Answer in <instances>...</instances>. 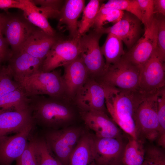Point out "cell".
Wrapping results in <instances>:
<instances>
[{
	"instance_id": "obj_11",
	"label": "cell",
	"mask_w": 165,
	"mask_h": 165,
	"mask_svg": "<svg viewBox=\"0 0 165 165\" xmlns=\"http://www.w3.org/2000/svg\"><path fill=\"white\" fill-rule=\"evenodd\" d=\"M145 29L142 36L123 56L140 69L156 50L158 30L157 18L155 16Z\"/></svg>"
},
{
	"instance_id": "obj_37",
	"label": "cell",
	"mask_w": 165,
	"mask_h": 165,
	"mask_svg": "<svg viewBox=\"0 0 165 165\" xmlns=\"http://www.w3.org/2000/svg\"><path fill=\"white\" fill-rule=\"evenodd\" d=\"M35 5L50 8L60 11L64 4L63 1L59 0H31Z\"/></svg>"
},
{
	"instance_id": "obj_18",
	"label": "cell",
	"mask_w": 165,
	"mask_h": 165,
	"mask_svg": "<svg viewBox=\"0 0 165 165\" xmlns=\"http://www.w3.org/2000/svg\"><path fill=\"white\" fill-rule=\"evenodd\" d=\"M64 67V72L62 77L65 86V96L70 100L74 98L89 75L80 56Z\"/></svg>"
},
{
	"instance_id": "obj_7",
	"label": "cell",
	"mask_w": 165,
	"mask_h": 165,
	"mask_svg": "<svg viewBox=\"0 0 165 165\" xmlns=\"http://www.w3.org/2000/svg\"><path fill=\"white\" fill-rule=\"evenodd\" d=\"M29 101L8 66L0 65V112L27 108Z\"/></svg>"
},
{
	"instance_id": "obj_5",
	"label": "cell",
	"mask_w": 165,
	"mask_h": 165,
	"mask_svg": "<svg viewBox=\"0 0 165 165\" xmlns=\"http://www.w3.org/2000/svg\"><path fill=\"white\" fill-rule=\"evenodd\" d=\"M159 91L147 96L137 108L135 123L139 138L152 141L158 137L160 128L157 100Z\"/></svg>"
},
{
	"instance_id": "obj_39",
	"label": "cell",
	"mask_w": 165,
	"mask_h": 165,
	"mask_svg": "<svg viewBox=\"0 0 165 165\" xmlns=\"http://www.w3.org/2000/svg\"><path fill=\"white\" fill-rule=\"evenodd\" d=\"M154 13L165 16V0H153Z\"/></svg>"
},
{
	"instance_id": "obj_28",
	"label": "cell",
	"mask_w": 165,
	"mask_h": 165,
	"mask_svg": "<svg viewBox=\"0 0 165 165\" xmlns=\"http://www.w3.org/2000/svg\"><path fill=\"white\" fill-rule=\"evenodd\" d=\"M35 150L38 165H62L53 157L43 137L35 135Z\"/></svg>"
},
{
	"instance_id": "obj_40",
	"label": "cell",
	"mask_w": 165,
	"mask_h": 165,
	"mask_svg": "<svg viewBox=\"0 0 165 165\" xmlns=\"http://www.w3.org/2000/svg\"><path fill=\"white\" fill-rule=\"evenodd\" d=\"M6 15V14L0 13V34H2V31L5 21Z\"/></svg>"
},
{
	"instance_id": "obj_33",
	"label": "cell",
	"mask_w": 165,
	"mask_h": 165,
	"mask_svg": "<svg viewBox=\"0 0 165 165\" xmlns=\"http://www.w3.org/2000/svg\"><path fill=\"white\" fill-rule=\"evenodd\" d=\"M158 30L155 52L162 62L165 60V16L157 18Z\"/></svg>"
},
{
	"instance_id": "obj_23",
	"label": "cell",
	"mask_w": 165,
	"mask_h": 165,
	"mask_svg": "<svg viewBox=\"0 0 165 165\" xmlns=\"http://www.w3.org/2000/svg\"><path fill=\"white\" fill-rule=\"evenodd\" d=\"M69 165H97L93 150V137L83 134L72 152Z\"/></svg>"
},
{
	"instance_id": "obj_26",
	"label": "cell",
	"mask_w": 165,
	"mask_h": 165,
	"mask_svg": "<svg viewBox=\"0 0 165 165\" xmlns=\"http://www.w3.org/2000/svg\"><path fill=\"white\" fill-rule=\"evenodd\" d=\"M100 49L105 58L107 69L109 66L119 61L125 53L122 41L111 34H108L105 41L100 47Z\"/></svg>"
},
{
	"instance_id": "obj_31",
	"label": "cell",
	"mask_w": 165,
	"mask_h": 165,
	"mask_svg": "<svg viewBox=\"0 0 165 165\" xmlns=\"http://www.w3.org/2000/svg\"><path fill=\"white\" fill-rule=\"evenodd\" d=\"M157 110L160 130L157 141L159 145H165V87L160 90L157 100Z\"/></svg>"
},
{
	"instance_id": "obj_29",
	"label": "cell",
	"mask_w": 165,
	"mask_h": 165,
	"mask_svg": "<svg viewBox=\"0 0 165 165\" xmlns=\"http://www.w3.org/2000/svg\"><path fill=\"white\" fill-rule=\"evenodd\" d=\"M124 11L111 8H100L92 28L97 30L108 23H116L122 18Z\"/></svg>"
},
{
	"instance_id": "obj_17",
	"label": "cell",
	"mask_w": 165,
	"mask_h": 165,
	"mask_svg": "<svg viewBox=\"0 0 165 165\" xmlns=\"http://www.w3.org/2000/svg\"><path fill=\"white\" fill-rule=\"evenodd\" d=\"M80 114L85 124L94 132L96 137H122L117 125L107 113L96 111H81Z\"/></svg>"
},
{
	"instance_id": "obj_25",
	"label": "cell",
	"mask_w": 165,
	"mask_h": 165,
	"mask_svg": "<svg viewBox=\"0 0 165 165\" xmlns=\"http://www.w3.org/2000/svg\"><path fill=\"white\" fill-rule=\"evenodd\" d=\"M121 159L123 165H143L145 159V149L142 139L129 136Z\"/></svg>"
},
{
	"instance_id": "obj_6",
	"label": "cell",
	"mask_w": 165,
	"mask_h": 165,
	"mask_svg": "<svg viewBox=\"0 0 165 165\" xmlns=\"http://www.w3.org/2000/svg\"><path fill=\"white\" fill-rule=\"evenodd\" d=\"M81 129L68 127L50 129L43 137L49 148L62 165H67L69 157L82 135Z\"/></svg>"
},
{
	"instance_id": "obj_1",
	"label": "cell",
	"mask_w": 165,
	"mask_h": 165,
	"mask_svg": "<svg viewBox=\"0 0 165 165\" xmlns=\"http://www.w3.org/2000/svg\"><path fill=\"white\" fill-rule=\"evenodd\" d=\"M149 94L139 90H126L108 86L105 98V105L111 119L129 136L138 139L135 117L141 103Z\"/></svg>"
},
{
	"instance_id": "obj_4",
	"label": "cell",
	"mask_w": 165,
	"mask_h": 165,
	"mask_svg": "<svg viewBox=\"0 0 165 165\" xmlns=\"http://www.w3.org/2000/svg\"><path fill=\"white\" fill-rule=\"evenodd\" d=\"M141 69L123 56L97 79L108 86L126 90H139Z\"/></svg>"
},
{
	"instance_id": "obj_21",
	"label": "cell",
	"mask_w": 165,
	"mask_h": 165,
	"mask_svg": "<svg viewBox=\"0 0 165 165\" xmlns=\"http://www.w3.org/2000/svg\"><path fill=\"white\" fill-rule=\"evenodd\" d=\"M43 61L20 51L12 53L7 66L14 77L25 76L41 71Z\"/></svg>"
},
{
	"instance_id": "obj_12",
	"label": "cell",
	"mask_w": 165,
	"mask_h": 165,
	"mask_svg": "<svg viewBox=\"0 0 165 165\" xmlns=\"http://www.w3.org/2000/svg\"><path fill=\"white\" fill-rule=\"evenodd\" d=\"M35 125L33 120L15 135L0 138V165H12L21 156Z\"/></svg>"
},
{
	"instance_id": "obj_35",
	"label": "cell",
	"mask_w": 165,
	"mask_h": 165,
	"mask_svg": "<svg viewBox=\"0 0 165 165\" xmlns=\"http://www.w3.org/2000/svg\"><path fill=\"white\" fill-rule=\"evenodd\" d=\"M145 159L158 165H165V154L163 149L155 146L145 149Z\"/></svg>"
},
{
	"instance_id": "obj_8",
	"label": "cell",
	"mask_w": 165,
	"mask_h": 165,
	"mask_svg": "<svg viewBox=\"0 0 165 165\" xmlns=\"http://www.w3.org/2000/svg\"><path fill=\"white\" fill-rule=\"evenodd\" d=\"M81 36L80 55L89 73V76L98 78L102 75L107 68L99 45L103 35L94 30Z\"/></svg>"
},
{
	"instance_id": "obj_42",
	"label": "cell",
	"mask_w": 165,
	"mask_h": 165,
	"mask_svg": "<svg viewBox=\"0 0 165 165\" xmlns=\"http://www.w3.org/2000/svg\"><path fill=\"white\" fill-rule=\"evenodd\" d=\"M121 165L122 164L121 163H117L114 164H112L110 165Z\"/></svg>"
},
{
	"instance_id": "obj_9",
	"label": "cell",
	"mask_w": 165,
	"mask_h": 165,
	"mask_svg": "<svg viewBox=\"0 0 165 165\" xmlns=\"http://www.w3.org/2000/svg\"><path fill=\"white\" fill-rule=\"evenodd\" d=\"M80 37L60 38L47 54L43 61L41 71H52L59 67H64L78 57L81 53Z\"/></svg>"
},
{
	"instance_id": "obj_30",
	"label": "cell",
	"mask_w": 165,
	"mask_h": 165,
	"mask_svg": "<svg viewBox=\"0 0 165 165\" xmlns=\"http://www.w3.org/2000/svg\"><path fill=\"white\" fill-rule=\"evenodd\" d=\"M111 8L130 13L141 21V16L137 0H109L101 5L100 8Z\"/></svg>"
},
{
	"instance_id": "obj_38",
	"label": "cell",
	"mask_w": 165,
	"mask_h": 165,
	"mask_svg": "<svg viewBox=\"0 0 165 165\" xmlns=\"http://www.w3.org/2000/svg\"><path fill=\"white\" fill-rule=\"evenodd\" d=\"M20 0H0V9L6 11L11 8L20 9Z\"/></svg>"
},
{
	"instance_id": "obj_22",
	"label": "cell",
	"mask_w": 165,
	"mask_h": 165,
	"mask_svg": "<svg viewBox=\"0 0 165 165\" xmlns=\"http://www.w3.org/2000/svg\"><path fill=\"white\" fill-rule=\"evenodd\" d=\"M85 2L83 0H66L60 11L58 26H65L69 33V38L78 36V20L85 7Z\"/></svg>"
},
{
	"instance_id": "obj_20",
	"label": "cell",
	"mask_w": 165,
	"mask_h": 165,
	"mask_svg": "<svg viewBox=\"0 0 165 165\" xmlns=\"http://www.w3.org/2000/svg\"><path fill=\"white\" fill-rule=\"evenodd\" d=\"M33 120L29 108L0 112V138L17 133Z\"/></svg>"
},
{
	"instance_id": "obj_14",
	"label": "cell",
	"mask_w": 165,
	"mask_h": 165,
	"mask_svg": "<svg viewBox=\"0 0 165 165\" xmlns=\"http://www.w3.org/2000/svg\"><path fill=\"white\" fill-rule=\"evenodd\" d=\"M141 20L136 16L124 11L119 21L112 26L94 30L102 34H111L119 38L127 48L130 49L139 39L141 32Z\"/></svg>"
},
{
	"instance_id": "obj_24",
	"label": "cell",
	"mask_w": 165,
	"mask_h": 165,
	"mask_svg": "<svg viewBox=\"0 0 165 165\" xmlns=\"http://www.w3.org/2000/svg\"><path fill=\"white\" fill-rule=\"evenodd\" d=\"M20 9L23 11V15L27 20L50 35H57L56 31L50 25L48 19L39 11L37 6L31 0H20Z\"/></svg>"
},
{
	"instance_id": "obj_15",
	"label": "cell",
	"mask_w": 165,
	"mask_h": 165,
	"mask_svg": "<svg viewBox=\"0 0 165 165\" xmlns=\"http://www.w3.org/2000/svg\"><path fill=\"white\" fill-rule=\"evenodd\" d=\"M36 29L27 20L7 13L2 34L10 46L12 53H16L20 50Z\"/></svg>"
},
{
	"instance_id": "obj_41",
	"label": "cell",
	"mask_w": 165,
	"mask_h": 165,
	"mask_svg": "<svg viewBox=\"0 0 165 165\" xmlns=\"http://www.w3.org/2000/svg\"><path fill=\"white\" fill-rule=\"evenodd\" d=\"M143 165H158L157 164L152 162L146 159H145Z\"/></svg>"
},
{
	"instance_id": "obj_2",
	"label": "cell",
	"mask_w": 165,
	"mask_h": 165,
	"mask_svg": "<svg viewBox=\"0 0 165 165\" xmlns=\"http://www.w3.org/2000/svg\"><path fill=\"white\" fill-rule=\"evenodd\" d=\"M28 98L29 107L35 124L50 129H57L74 118L73 111L65 103V98L46 97L40 95Z\"/></svg>"
},
{
	"instance_id": "obj_3",
	"label": "cell",
	"mask_w": 165,
	"mask_h": 165,
	"mask_svg": "<svg viewBox=\"0 0 165 165\" xmlns=\"http://www.w3.org/2000/svg\"><path fill=\"white\" fill-rule=\"evenodd\" d=\"M13 77L28 97L41 95L55 98L65 97L62 75L58 70L39 71L28 76Z\"/></svg>"
},
{
	"instance_id": "obj_19",
	"label": "cell",
	"mask_w": 165,
	"mask_h": 165,
	"mask_svg": "<svg viewBox=\"0 0 165 165\" xmlns=\"http://www.w3.org/2000/svg\"><path fill=\"white\" fill-rule=\"evenodd\" d=\"M61 38L57 35H50L40 29L36 28L20 51L44 60L51 48Z\"/></svg>"
},
{
	"instance_id": "obj_32",
	"label": "cell",
	"mask_w": 165,
	"mask_h": 165,
	"mask_svg": "<svg viewBox=\"0 0 165 165\" xmlns=\"http://www.w3.org/2000/svg\"><path fill=\"white\" fill-rule=\"evenodd\" d=\"M35 135L31 134L27 147L21 156L16 160L15 165H38L35 153Z\"/></svg>"
},
{
	"instance_id": "obj_16",
	"label": "cell",
	"mask_w": 165,
	"mask_h": 165,
	"mask_svg": "<svg viewBox=\"0 0 165 165\" xmlns=\"http://www.w3.org/2000/svg\"><path fill=\"white\" fill-rule=\"evenodd\" d=\"M126 144L122 137L98 138L93 137V150L97 165L121 163Z\"/></svg>"
},
{
	"instance_id": "obj_36",
	"label": "cell",
	"mask_w": 165,
	"mask_h": 165,
	"mask_svg": "<svg viewBox=\"0 0 165 165\" xmlns=\"http://www.w3.org/2000/svg\"><path fill=\"white\" fill-rule=\"evenodd\" d=\"M9 45L5 37L0 34V65L8 61L12 55V52L9 48Z\"/></svg>"
},
{
	"instance_id": "obj_27",
	"label": "cell",
	"mask_w": 165,
	"mask_h": 165,
	"mask_svg": "<svg viewBox=\"0 0 165 165\" xmlns=\"http://www.w3.org/2000/svg\"><path fill=\"white\" fill-rule=\"evenodd\" d=\"M101 2L99 0H91L85 6L82 18L78 23V36H82L86 34L92 28L101 6Z\"/></svg>"
},
{
	"instance_id": "obj_10",
	"label": "cell",
	"mask_w": 165,
	"mask_h": 165,
	"mask_svg": "<svg viewBox=\"0 0 165 165\" xmlns=\"http://www.w3.org/2000/svg\"><path fill=\"white\" fill-rule=\"evenodd\" d=\"M108 86L97 79L89 77L74 98L82 111H96L107 114L105 101Z\"/></svg>"
},
{
	"instance_id": "obj_34",
	"label": "cell",
	"mask_w": 165,
	"mask_h": 165,
	"mask_svg": "<svg viewBox=\"0 0 165 165\" xmlns=\"http://www.w3.org/2000/svg\"><path fill=\"white\" fill-rule=\"evenodd\" d=\"M141 16V21L145 28L147 27L155 17L153 0H137Z\"/></svg>"
},
{
	"instance_id": "obj_13",
	"label": "cell",
	"mask_w": 165,
	"mask_h": 165,
	"mask_svg": "<svg viewBox=\"0 0 165 165\" xmlns=\"http://www.w3.org/2000/svg\"><path fill=\"white\" fill-rule=\"evenodd\" d=\"M164 87V63L161 61L155 51L141 68L139 89L145 94H151Z\"/></svg>"
}]
</instances>
